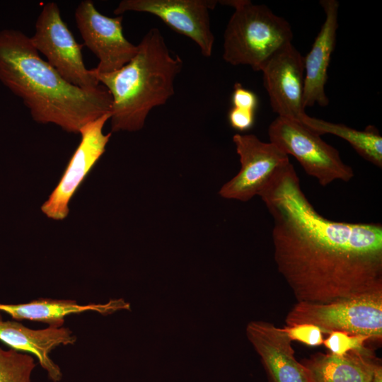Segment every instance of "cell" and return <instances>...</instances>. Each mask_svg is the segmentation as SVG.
Returning a JSON list of instances; mask_svg holds the SVG:
<instances>
[{
	"mask_svg": "<svg viewBox=\"0 0 382 382\" xmlns=\"http://www.w3.org/2000/svg\"><path fill=\"white\" fill-rule=\"evenodd\" d=\"M110 113L86 124L79 131L81 141L71 157L57 185L42 204L49 218L62 220L69 214V202L105 151L111 133L103 132Z\"/></svg>",
	"mask_w": 382,
	"mask_h": 382,
	"instance_id": "8fae6325",
	"label": "cell"
},
{
	"mask_svg": "<svg viewBox=\"0 0 382 382\" xmlns=\"http://www.w3.org/2000/svg\"><path fill=\"white\" fill-rule=\"evenodd\" d=\"M219 2L234 8L224 34L223 58L227 63L259 71L277 51L291 43L289 23L267 6L249 0Z\"/></svg>",
	"mask_w": 382,
	"mask_h": 382,
	"instance_id": "277c9868",
	"label": "cell"
},
{
	"mask_svg": "<svg viewBox=\"0 0 382 382\" xmlns=\"http://www.w3.org/2000/svg\"><path fill=\"white\" fill-rule=\"evenodd\" d=\"M0 340L16 351L33 354L48 378L59 382L62 372L50 353L61 345H74L77 339L68 328L49 326L33 330L17 321L5 320L0 314Z\"/></svg>",
	"mask_w": 382,
	"mask_h": 382,
	"instance_id": "9a60e30c",
	"label": "cell"
},
{
	"mask_svg": "<svg viewBox=\"0 0 382 382\" xmlns=\"http://www.w3.org/2000/svg\"><path fill=\"white\" fill-rule=\"evenodd\" d=\"M259 196L274 220V257L297 302L327 303L382 291V225L320 215L293 165Z\"/></svg>",
	"mask_w": 382,
	"mask_h": 382,
	"instance_id": "6da1fadb",
	"label": "cell"
},
{
	"mask_svg": "<svg viewBox=\"0 0 382 382\" xmlns=\"http://www.w3.org/2000/svg\"><path fill=\"white\" fill-rule=\"evenodd\" d=\"M291 341H297L311 347L320 346L323 342L322 330L309 323L296 324L282 328Z\"/></svg>",
	"mask_w": 382,
	"mask_h": 382,
	"instance_id": "44dd1931",
	"label": "cell"
},
{
	"mask_svg": "<svg viewBox=\"0 0 382 382\" xmlns=\"http://www.w3.org/2000/svg\"><path fill=\"white\" fill-rule=\"evenodd\" d=\"M268 135L270 142L293 156L323 187L336 180L348 182L354 177L352 167L343 162L338 150L301 122L277 117L270 123Z\"/></svg>",
	"mask_w": 382,
	"mask_h": 382,
	"instance_id": "8992f818",
	"label": "cell"
},
{
	"mask_svg": "<svg viewBox=\"0 0 382 382\" xmlns=\"http://www.w3.org/2000/svg\"><path fill=\"white\" fill-rule=\"evenodd\" d=\"M31 43L47 62L68 82L82 88H93L100 85L93 69L83 62L81 50L64 22L56 3H46L38 15Z\"/></svg>",
	"mask_w": 382,
	"mask_h": 382,
	"instance_id": "52a82bcc",
	"label": "cell"
},
{
	"mask_svg": "<svg viewBox=\"0 0 382 382\" xmlns=\"http://www.w3.org/2000/svg\"><path fill=\"white\" fill-rule=\"evenodd\" d=\"M130 305L122 299H110L105 303L81 305L76 300L38 299L24 303H0V311L15 320H30L62 327L66 316L93 311L107 316L120 310H129Z\"/></svg>",
	"mask_w": 382,
	"mask_h": 382,
	"instance_id": "e0dca14e",
	"label": "cell"
},
{
	"mask_svg": "<svg viewBox=\"0 0 382 382\" xmlns=\"http://www.w3.org/2000/svg\"><path fill=\"white\" fill-rule=\"evenodd\" d=\"M300 363L309 382H371L381 365L366 347L343 355L317 353Z\"/></svg>",
	"mask_w": 382,
	"mask_h": 382,
	"instance_id": "2e32d148",
	"label": "cell"
},
{
	"mask_svg": "<svg viewBox=\"0 0 382 382\" xmlns=\"http://www.w3.org/2000/svg\"><path fill=\"white\" fill-rule=\"evenodd\" d=\"M136 55L110 73L93 71L112 98V132L143 128L149 112L166 103L174 94V81L183 67L157 28H151L137 45Z\"/></svg>",
	"mask_w": 382,
	"mask_h": 382,
	"instance_id": "3957f363",
	"label": "cell"
},
{
	"mask_svg": "<svg viewBox=\"0 0 382 382\" xmlns=\"http://www.w3.org/2000/svg\"><path fill=\"white\" fill-rule=\"evenodd\" d=\"M263 84L270 105L277 117L302 122L307 115L303 106V57L289 43L265 63Z\"/></svg>",
	"mask_w": 382,
	"mask_h": 382,
	"instance_id": "7c38bea8",
	"label": "cell"
},
{
	"mask_svg": "<svg viewBox=\"0 0 382 382\" xmlns=\"http://www.w3.org/2000/svg\"><path fill=\"white\" fill-rule=\"evenodd\" d=\"M285 321L287 326L309 323L323 333L341 331L379 341L382 338V291L327 303L297 302Z\"/></svg>",
	"mask_w": 382,
	"mask_h": 382,
	"instance_id": "5b68a950",
	"label": "cell"
},
{
	"mask_svg": "<svg viewBox=\"0 0 382 382\" xmlns=\"http://www.w3.org/2000/svg\"><path fill=\"white\" fill-rule=\"evenodd\" d=\"M253 111L232 107L228 114V120L231 127L239 132L250 130L255 123Z\"/></svg>",
	"mask_w": 382,
	"mask_h": 382,
	"instance_id": "603a6c76",
	"label": "cell"
},
{
	"mask_svg": "<svg viewBox=\"0 0 382 382\" xmlns=\"http://www.w3.org/2000/svg\"><path fill=\"white\" fill-rule=\"evenodd\" d=\"M218 2L215 0H122L113 13L122 16L127 11H136L156 16L175 32L191 39L198 45L201 54L209 57L214 44L209 12Z\"/></svg>",
	"mask_w": 382,
	"mask_h": 382,
	"instance_id": "9c48e42d",
	"label": "cell"
},
{
	"mask_svg": "<svg viewBox=\"0 0 382 382\" xmlns=\"http://www.w3.org/2000/svg\"><path fill=\"white\" fill-rule=\"evenodd\" d=\"M371 382H382V367L381 365L376 368Z\"/></svg>",
	"mask_w": 382,
	"mask_h": 382,
	"instance_id": "cb8c5ba5",
	"label": "cell"
},
{
	"mask_svg": "<svg viewBox=\"0 0 382 382\" xmlns=\"http://www.w3.org/2000/svg\"><path fill=\"white\" fill-rule=\"evenodd\" d=\"M233 141L241 168L219 193L226 199L247 202L259 195L290 161L289 156L274 144L263 142L254 134L238 133Z\"/></svg>",
	"mask_w": 382,
	"mask_h": 382,
	"instance_id": "ba28073f",
	"label": "cell"
},
{
	"mask_svg": "<svg viewBox=\"0 0 382 382\" xmlns=\"http://www.w3.org/2000/svg\"><path fill=\"white\" fill-rule=\"evenodd\" d=\"M246 335L261 358L270 382H309L282 328L265 321H252L247 325Z\"/></svg>",
	"mask_w": 382,
	"mask_h": 382,
	"instance_id": "4fadbf2b",
	"label": "cell"
},
{
	"mask_svg": "<svg viewBox=\"0 0 382 382\" xmlns=\"http://www.w3.org/2000/svg\"><path fill=\"white\" fill-rule=\"evenodd\" d=\"M77 28L84 45L97 57L98 73H110L127 64L137 54V45L124 35L122 16H104L90 0L81 1L75 10Z\"/></svg>",
	"mask_w": 382,
	"mask_h": 382,
	"instance_id": "30bf717a",
	"label": "cell"
},
{
	"mask_svg": "<svg viewBox=\"0 0 382 382\" xmlns=\"http://www.w3.org/2000/svg\"><path fill=\"white\" fill-rule=\"evenodd\" d=\"M0 81L22 99L36 122L52 123L68 132L79 133L110 113L112 98L103 85L82 88L70 83L21 30H0Z\"/></svg>",
	"mask_w": 382,
	"mask_h": 382,
	"instance_id": "7a4b0ae2",
	"label": "cell"
},
{
	"mask_svg": "<svg viewBox=\"0 0 382 382\" xmlns=\"http://www.w3.org/2000/svg\"><path fill=\"white\" fill-rule=\"evenodd\" d=\"M301 123L320 136L331 134L346 140L362 158L378 168H382V137L374 126H368L360 131L308 115Z\"/></svg>",
	"mask_w": 382,
	"mask_h": 382,
	"instance_id": "ac0fdd59",
	"label": "cell"
},
{
	"mask_svg": "<svg viewBox=\"0 0 382 382\" xmlns=\"http://www.w3.org/2000/svg\"><path fill=\"white\" fill-rule=\"evenodd\" d=\"M320 4L324 10L325 19L311 50L303 57L305 109L316 104L321 107L329 104L325 86L331 54L335 47L340 4L336 0H321Z\"/></svg>",
	"mask_w": 382,
	"mask_h": 382,
	"instance_id": "5bb4252c",
	"label": "cell"
},
{
	"mask_svg": "<svg viewBox=\"0 0 382 382\" xmlns=\"http://www.w3.org/2000/svg\"><path fill=\"white\" fill-rule=\"evenodd\" d=\"M233 107L255 112L258 99L255 93L236 83L231 96Z\"/></svg>",
	"mask_w": 382,
	"mask_h": 382,
	"instance_id": "7402d4cb",
	"label": "cell"
},
{
	"mask_svg": "<svg viewBox=\"0 0 382 382\" xmlns=\"http://www.w3.org/2000/svg\"><path fill=\"white\" fill-rule=\"evenodd\" d=\"M370 337L362 335L349 334L341 331H332L323 340V345L332 354L343 355L352 350L365 348L364 345Z\"/></svg>",
	"mask_w": 382,
	"mask_h": 382,
	"instance_id": "ffe728a7",
	"label": "cell"
},
{
	"mask_svg": "<svg viewBox=\"0 0 382 382\" xmlns=\"http://www.w3.org/2000/svg\"><path fill=\"white\" fill-rule=\"evenodd\" d=\"M35 367L30 354L0 347V382H32Z\"/></svg>",
	"mask_w": 382,
	"mask_h": 382,
	"instance_id": "d6986e66",
	"label": "cell"
}]
</instances>
